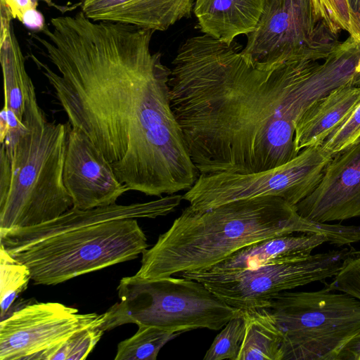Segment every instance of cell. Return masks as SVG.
Returning a JSON list of instances; mask_svg holds the SVG:
<instances>
[{
    "mask_svg": "<svg viewBox=\"0 0 360 360\" xmlns=\"http://www.w3.org/2000/svg\"><path fill=\"white\" fill-rule=\"evenodd\" d=\"M30 34L53 71L46 78L72 127L84 133L129 190L162 197L190 189L200 173L172 108L171 69L150 51L155 31L96 22L83 12L52 18Z\"/></svg>",
    "mask_w": 360,
    "mask_h": 360,
    "instance_id": "obj_1",
    "label": "cell"
},
{
    "mask_svg": "<svg viewBox=\"0 0 360 360\" xmlns=\"http://www.w3.org/2000/svg\"><path fill=\"white\" fill-rule=\"evenodd\" d=\"M172 65V108L200 174L258 172L291 160L296 122L347 82L328 60L258 68L204 34L186 39Z\"/></svg>",
    "mask_w": 360,
    "mask_h": 360,
    "instance_id": "obj_2",
    "label": "cell"
},
{
    "mask_svg": "<svg viewBox=\"0 0 360 360\" xmlns=\"http://www.w3.org/2000/svg\"><path fill=\"white\" fill-rule=\"evenodd\" d=\"M181 195L89 210L72 207L48 221L0 231V245L26 265L38 285H56L134 259L148 247L137 219L174 211Z\"/></svg>",
    "mask_w": 360,
    "mask_h": 360,
    "instance_id": "obj_3",
    "label": "cell"
},
{
    "mask_svg": "<svg viewBox=\"0 0 360 360\" xmlns=\"http://www.w3.org/2000/svg\"><path fill=\"white\" fill-rule=\"evenodd\" d=\"M297 233L324 235L338 248L357 238L356 226L309 220L276 196L235 200L205 211L188 206L142 253L135 276L151 279L207 269L249 245Z\"/></svg>",
    "mask_w": 360,
    "mask_h": 360,
    "instance_id": "obj_4",
    "label": "cell"
},
{
    "mask_svg": "<svg viewBox=\"0 0 360 360\" xmlns=\"http://www.w3.org/2000/svg\"><path fill=\"white\" fill-rule=\"evenodd\" d=\"M22 122L26 129L11 148V186L0 202V231L53 219L73 207L63 182L69 122H49L38 105L33 85Z\"/></svg>",
    "mask_w": 360,
    "mask_h": 360,
    "instance_id": "obj_5",
    "label": "cell"
},
{
    "mask_svg": "<svg viewBox=\"0 0 360 360\" xmlns=\"http://www.w3.org/2000/svg\"><path fill=\"white\" fill-rule=\"evenodd\" d=\"M120 302L104 314V331L126 323L155 326L172 333L221 329L241 310L217 297L202 283L181 276L122 278Z\"/></svg>",
    "mask_w": 360,
    "mask_h": 360,
    "instance_id": "obj_6",
    "label": "cell"
},
{
    "mask_svg": "<svg viewBox=\"0 0 360 360\" xmlns=\"http://www.w3.org/2000/svg\"><path fill=\"white\" fill-rule=\"evenodd\" d=\"M329 290L284 291L269 309L283 335V360H337L360 332V300Z\"/></svg>",
    "mask_w": 360,
    "mask_h": 360,
    "instance_id": "obj_7",
    "label": "cell"
},
{
    "mask_svg": "<svg viewBox=\"0 0 360 360\" xmlns=\"http://www.w3.org/2000/svg\"><path fill=\"white\" fill-rule=\"evenodd\" d=\"M333 155L322 145L314 146L302 149L295 158L280 166L262 172L200 174L183 199L195 211L269 195L295 205L318 186Z\"/></svg>",
    "mask_w": 360,
    "mask_h": 360,
    "instance_id": "obj_8",
    "label": "cell"
},
{
    "mask_svg": "<svg viewBox=\"0 0 360 360\" xmlns=\"http://www.w3.org/2000/svg\"><path fill=\"white\" fill-rule=\"evenodd\" d=\"M355 251L349 245L243 271L210 273L197 270L177 276L202 283L226 304L240 310L269 309L282 292L334 278Z\"/></svg>",
    "mask_w": 360,
    "mask_h": 360,
    "instance_id": "obj_9",
    "label": "cell"
},
{
    "mask_svg": "<svg viewBox=\"0 0 360 360\" xmlns=\"http://www.w3.org/2000/svg\"><path fill=\"white\" fill-rule=\"evenodd\" d=\"M247 38L241 52L264 70L292 60H323L340 42L316 15L311 0H266Z\"/></svg>",
    "mask_w": 360,
    "mask_h": 360,
    "instance_id": "obj_10",
    "label": "cell"
},
{
    "mask_svg": "<svg viewBox=\"0 0 360 360\" xmlns=\"http://www.w3.org/2000/svg\"><path fill=\"white\" fill-rule=\"evenodd\" d=\"M103 321V314H79L58 302L27 304L1 320L0 359L41 360L73 334Z\"/></svg>",
    "mask_w": 360,
    "mask_h": 360,
    "instance_id": "obj_11",
    "label": "cell"
},
{
    "mask_svg": "<svg viewBox=\"0 0 360 360\" xmlns=\"http://www.w3.org/2000/svg\"><path fill=\"white\" fill-rule=\"evenodd\" d=\"M63 182L73 207L89 210L116 203L128 191L111 163L90 139L70 127L63 167Z\"/></svg>",
    "mask_w": 360,
    "mask_h": 360,
    "instance_id": "obj_12",
    "label": "cell"
},
{
    "mask_svg": "<svg viewBox=\"0 0 360 360\" xmlns=\"http://www.w3.org/2000/svg\"><path fill=\"white\" fill-rule=\"evenodd\" d=\"M295 207L319 223L360 217V139L333 155L318 186Z\"/></svg>",
    "mask_w": 360,
    "mask_h": 360,
    "instance_id": "obj_13",
    "label": "cell"
},
{
    "mask_svg": "<svg viewBox=\"0 0 360 360\" xmlns=\"http://www.w3.org/2000/svg\"><path fill=\"white\" fill-rule=\"evenodd\" d=\"M193 0H84L82 11L89 19L165 31L189 18Z\"/></svg>",
    "mask_w": 360,
    "mask_h": 360,
    "instance_id": "obj_14",
    "label": "cell"
},
{
    "mask_svg": "<svg viewBox=\"0 0 360 360\" xmlns=\"http://www.w3.org/2000/svg\"><path fill=\"white\" fill-rule=\"evenodd\" d=\"M360 102V86H341L316 101L295 124V147L320 146L342 124Z\"/></svg>",
    "mask_w": 360,
    "mask_h": 360,
    "instance_id": "obj_15",
    "label": "cell"
},
{
    "mask_svg": "<svg viewBox=\"0 0 360 360\" xmlns=\"http://www.w3.org/2000/svg\"><path fill=\"white\" fill-rule=\"evenodd\" d=\"M324 243H329L328 238L319 233L277 236L249 245L218 264L201 270L210 273H224L254 269L274 262L308 256Z\"/></svg>",
    "mask_w": 360,
    "mask_h": 360,
    "instance_id": "obj_16",
    "label": "cell"
},
{
    "mask_svg": "<svg viewBox=\"0 0 360 360\" xmlns=\"http://www.w3.org/2000/svg\"><path fill=\"white\" fill-rule=\"evenodd\" d=\"M266 0H195L193 11L202 33L228 45L252 32Z\"/></svg>",
    "mask_w": 360,
    "mask_h": 360,
    "instance_id": "obj_17",
    "label": "cell"
},
{
    "mask_svg": "<svg viewBox=\"0 0 360 360\" xmlns=\"http://www.w3.org/2000/svg\"><path fill=\"white\" fill-rule=\"evenodd\" d=\"M13 16L0 1V61L4 90V107L22 121L26 102L34 85L25 65L19 41L14 32Z\"/></svg>",
    "mask_w": 360,
    "mask_h": 360,
    "instance_id": "obj_18",
    "label": "cell"
},
{
    "mask_svg": "<svg viewBox=\"0 0 360 360\" xmlns=\"http://www.w3.org/2000/svg\"><path fill=\"white\" fill-rule=\"evenodd\" d=\"M243 311L245 333L238 360H283V335L271 311Z\"/></svg>",
    "mask_w": 360,
    "mask_h": 360,
    "instance_id": "obj_19",
    "label": "cell"
},
{
    "mask_svg": "<svg viewBox=\"0 0 360 360\" xmlns=\"http://www.w3.org/2000/svg\"><path fill=\"white\" fill-rule=\"evenodd\" d=\"M138 326L134 335L117 345L115 360H155L163 346L181 334L155 326Z\"/></svg>",
    "mask_w": 360,
    "mask_h": 360,
    "instance_id": "obj_20",
    "label": "cell"
},
{
    "mask_svg": "<svg viewBox=\"0 0 360 360\" xmlns=\"http://www.w3.org/2000/svg\"><path fill=\"white\" fill-rule=\"evenodd\" d=\"M31 280L28 267L14 259L0 245L1 320L6 317L10 307Z\"/></svg>",
    "mask_w": 360,
    "mask_h": 360,
    "instance_id": "obj_21",
    "label": "cell"
},
{
    "mask_svg": "<svg viewBox=\"0 0 360 360\" xmlns=\"http://www.w3.org/2000/svg\"><path fill=\"white\" fill-rule=\"evenodd\" d=\"M245 333V321L241 310L217 335L203 360H238Z\"/></svg>",
    "mask_w": 360,
    "mask_h": 360,
    "instance_id": "obj_22",
    "label": "cell"
},
{
    "mask_svg": "<svg viewBox=\"0 0 360 360\" xmlns=\"http://www.w3.org/2000/svg\"><path fill=\"white\" fill-rule=\"evenodd\" d=\"M104 332L100 325L81 330L46 352L41 360L84 359L96 347Z\"/></svg>",
    "mask_w": 360,
    "mask_h": 360,
    "instance_id": "obj_23",
    "label": "cell"
},
{
    "mask_svg": "<svg viewBox=\"0 0 360 360\" xmlns=\"http://www.w3.org/2000/svg\"><path fill=\"white\" fill-rule=\"evenodd\" d=\"M316 15L330 31L338 35L342 30L360 39V29L349 9L347 0H311Z\"/></svg>",
    "mask_w": 360,
    "mask_h": 360,
    "instance_id": "obj_24",
    "label": "cell"
},
{
    "mask_svg": "<svg viewBox=\"0 0 360 360\" xmlns=\"http://www.w3.org/2000/svg\"><path fill=\"white\" fill-rule=\"evenodd\" d=\"M360 139V102L347 119L326 139L323 147L334 155Z\"/></svg>",
    "mask_w": 360,
    "mask_h": 360,
    "instance_id": "obj_25",
    "label": "cell"
},
{
    "mask_svg": "<svg viewBox=\"0 0 360 360\" xmlns=\"http://www.w3.org/2000/svg\"><path fill=\"white\" fill-rule=\"evenodd\" d=\"M329 290L351 295L360 300V251H355L345 262L332 282L325 283Z\"/></svg>",
    "mask_w": 360,
    "mask_h": 360,
    "instance_id": "obj_26",
    "label": "cell"
},
{
    "mask_svg": "<svg viewBox=\"0 0 360 360\" xmlns=\"http://www.w3.org/2000/svg\"><path fill=\"white\" fill-rule=\"evenodd\" d=\"M12 175L11 160L5 148L1 144L0 150V202H2L8 194Z\"/></svg>",
    "mask_w": 360,
    "mask_h": 360,
    "instance_id": "obj_27",
    "label": "cell"
},
{
    "mask_svg": "<svg viewBox=\"0 0 360 360\" xmlns=\"http://www.w3.org/2000/svg\"><path fill=\"white\" fill-rule=\"evenodd\" d=\"M20 22L27 29L34 32H42L46 27L44 16L37 7L27 9L23 13Z\"/></svg>",
    "mask_w": 360,
    "mask_h": 360,
    "instance_id": "obj_28",
    "label": "cell"
},
{
    "mask_svg": "<svg viewBox=\"0 0 360 360\" xmlns=\"http://www.w3.org/2000/svg\"><path fill=\"white\" fill-rule=\"evenodd\" d=\"M337 360H360V332L342 347Z\"/></svg>",
    "mask_w": 360,
    "mask_h": 360,
    "instance_id": "obj_29",
    "label": "cell"
},
{
    "mask_svg": "<svg viewBox=\"0 0 360 360\" xmlns=\"http://www.w3.org/2000/svg\"><path fill=\"white\" fill-rule=\"evenodd\" d=\"M8 8L13 19L20 21L23 13L28 8L37 7L34 0H0Z\"/></svg>",
    "mask_w": 360,
    "mask_h": 360,
    "instance_id": "obj_30",
    "label": "cell"
},
{
    "mask_svg": "<svg viewBox=\"0 0 360 360\" xmlns=\"http://www.w3.org/2000/svg\"><path fill=\"white\" fill-rule=\"evenodd\" d=\"M9 124L6 108L4 106L0 112V143H3L8 134Z\"/></svg>",
    "mask_w": 360,
    "mask_h": 360,
    "instance_id": "obj_31",
    "label": "cell"
},
{
    "mask_svg": "<svg viewBox=\"0 0 360 360\" xmlns=\"http://www.w3.org/2000/svg\"><path fill=\"white\" fill-rule=\"evenodd\" d=\"M349 9L360 29V0H347Z\"/></svg>",
    "mask_w": 360,
    "mask_h": 360,
    "instance_id": "obj_32",
    "label": "cell"
},
{
    "mask_svg": "<svg viewBox=\"0 0 360 360\" xmlns=\"http://www.w3.org/2000/svg\"><path fill=\"white\" fill-rule=\"evenodd\" d=\"M39 1H42L45 2L49 6L54 7L63 12L69 9V7L61 6H58V5L55 4V3H53L52 0H34V1L37 4H38Z\"/></svg>",
    "mask_w": 360,
    "mask_h": 360,
    "instance_id": "obj_33",
    "label": "cell"
},
{
    "mask_svg": "<svg viewBox=\"0 0 360 360\" xmlns=\"http://www.w3.org/2000/svg\"><path fill=\"white\" fill-rule=\"evenodd\" d=\"M356 72L360 73V60H359V63H358V65H357V66L356 68Z\"/></svg>",
    "mask_w": 360,
    "mask_h": 360,
    "instance_id": "obj_34",
    "label": "cell"
},
{
    "mask_svg": "<svg viewBox=\"0 0 360 360\" xmlns=\"http://www.w3.org/2000/svg\"><path fill=\"white\" fill-rule=\"evenodd\" d=\"M82 1H84V0H82Z\"/></svg>",
    "mask_w": 360,
    "mask_h": 360,
    "instance_id": "obj_35",
    "label": "cell"
}]
</instances>
